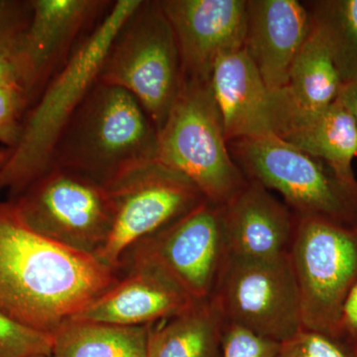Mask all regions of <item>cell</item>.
<instances>
[{"label": "cell", "instance_id": "8992f818", "mask_svg": "<svg viewBox=\"0 0 357 357\" xmlns=\"http://www.w3.org/2000/svg\"><path fill=\"white\" fill-rule=\"evenodd\" d=\"M229 146L245 177L280 194L296 218L357 225V191L321 160L276 135L234 140Z\"/></svg>", "mask_w": 357, "mask_h": 357}, {"label": "cell", "instance_id": "5bb4252c", "mask_svg": "<svg viewBox=\"0 0 357 357\" xmlns=\"http://www.w3.org/2000/svg\"><path fill=\"white\" fill-rule=\"evenodd\" d=\"M210 83L227 142L280 136L282 115L276 91L268 89L245 49L218 58Z\"/></svg>", "mask_w": 357, "mask_h": 357}, {"label": "cell", "instance_id": "6da1fadb", "mask_svg": "<svg viewBox=\"0 0 357 357\" xmlns=\"http://www.w3.org/2000/svg\"><path fill=\"white\" fill-rule=\"evenodd\" d=\"M93 256L32 231L10 202H0V312L53 335L119 280Z\"/></svg>", "mask_w": 357, "mask_h": 357}, {"label": "cell", "instance_id": "2e32d148", "mask_svg": "<svg viewBox=\"0 0 357 357\" xmlns=\"http://www.w3.org/2000/svg\"><path fill=\"white\" fill-rule=\"evenodd\" d=\"M312 27L311 11L297 0H248L244 49L270 91L285 88Z\"/></svg>", "mask_w": 357, "mask_h": 357}, {"label": "cell", "instance_id": "4dcf8cb0", "mask_svg": "<svg viewBox=\"0 0 357 357\" xmlns=\"http://www.w3.org/2000/svg\"><path fill=\"white\" fill-rule=\"evenodd\" d=\"M11 152H13V149H11V148L6 147L0 149V170H1L4 164L6 163L7 160H8L9 156H10Z\"/></svg>", "mask_w": 357, "mask_h": 357}, {"label": "cell", "instance_id": "603a6c76", "mask_svg": "<svg viewBox=\"0 0 357 357\" xmlns=\"http://www.w3.org/2000/svg\"><path fill=\"white\" fill-rule=\"evenodd\" d=\"M276 357H356V354L351 342L302 328L280 342Z\"/></svg>", "mask_w": 357, "mask_h": 357}, {"label": "cell", "instance_id": "83f0119b", "mask_svg": "<svg viewBox=\"0 0 357 357\" xmlns=\"http://www.w3.org/2000/svg\"><path fill=\"white\" fill-rule=\"evenodd\" d=\"M29 16V2L0 0V36L24 24Z\"/></svg>", "mask_w": 357, "mask_h": 357}, {"label": "cell", "instance_id": "4316f807", "mask_svg": "<svg viewBox=\"0 0 357 357\" xmlns=\"http://www.w3.org/2000/svg\"><path fill=\"white\" fill-rule=\"evenodd\" d=\"M280 342L234 324L225 323L220 357H276Z\"/></svg>", "mask_w": 357, "mask_h": 357}, {"label": "cell", "instance_id": "52a82bcc", "mask_svg": "<svg viewBox=\"0 0 357 357\" xmlns=\"http://www.w3.org/2000/svg\"><path fill=\"white\" fill-rule=\"evenodd\" d=\"M9 202L32 231L96 258L112 232L109 188L69 169L51 167Z\"/></svg>", "mask_w": 357, "mask_h": 357}, {"label": "cell", "instance_id": "f546056e", "mask_svg": "<svg viewBox=\"0 0 357 357\" xmlns=\"http://www.w3.org/2000/svg\"><path fill=\"white\" fill-rule=\"evenodd\" d=\"M338 100L349 109L357 124V81L344 84L338 96Z\"/></svg>", "mask_w": 357, "mask_h": 357}, {"label": "cell", "instance_id": "1f68e13d", "mask_svg": "<svg viewBox=\"0 0 357 357\" xmlns=\"http://www.w3.org/2000/svg\"><path fill=\"white\" fill-rule=\"evenodd\" d=\"M30 357H54L52 354H37V356H33Z\"/></svg>", "mask_w": 357, "mask_h": 357}, {"label": "cell", "instance_id": "ac0fdd59", "mask_svg": "<svg viewBox=\"0 0 357 357\" xmlns=\"http://www.w3.org/2000/svg\"><path fill=\"white\" fill-rule=\"evenodd\" d=\"M342 86L328 47L312 27L291 67L285 88L277 91L284 116L282 133L291 122L319 114L333 105Z\"/></svg>", "mask_w": 357, "mask_h": 357}, {"label": "cell", "instance_id": "ffe728a7", "mask_svg": "<svg viewBox=\"0 0 357 357\" xmlns=\"http://www.w3.org/2000/svg\"><path fill=\"white\" fill-rule=\"evenodd\" d=\"M225 321L211 299L152 326L148 357H220Z\"/></svg>", "mask_w": 357, "mask_h": 357}, {"label": "cell", "instance_id": "8fae6325", "mask_svg": "<svg viewBox=\"0 0 357 357\" xmlns=\"http://www.w3.org/2000/svg\"><path fill=\"white\" fill-rule=\"evenodd\" d=\"M109 189L114 223L96 259L114 270L136 243L208 202L194 183L159 160L137 167Z\"/></svg>", "mask_w": 357, "mask_h": 357}, {"label": "cell", "instance_id": "5b68a950", "mask_svg": "<svg viewBox=\"0 0 357 357\" xmlns=\"http://www.w3.org/2000/svg\"><path fill=\"white\" fill-rule=\"evenodd\" d=\"M98 81L128 91L159 130L184 83L177 40L161 4L142 0L110 45Z\"/></svg>", "mask_w": 357, "mask_h": 357}, {"label": "cell", "instance_id": "7402d4cb", "mask_svg": "<svg viewBox=\"0 0 357 357\" xmlns=\"http://www.w3.org/2000/svg\"><path fill=\"white\" fill-rule=\"evenodd\" d=\"M310 11L342 83L357 81V0L314 1Z\"/></svg>", "mask_w": 357, "mask_h": 357}, {"label": "cell", "instance_id": "e0dca14e", "mask_svg": "<svg viewBox=\"0 0 357 357\" xmlns=\"http://www.w3.org/2000/svg\"><path fill=\"white\" fill-rule=\"evenodd\" d=\"M222 206L229 257L271 259L289 255L296 227L290 208L255 180Z\"/></svg>", "mask_w": 357, "mask_h": 357}, {"label": "cell", "instance_id": "3957f363", "mask_svg": "<svg viewBox=\"0 0 357 357\" xmlns=\"http://www.w3.org/2000/svg\"><path fill=\"white\" fill-rule=\"evenodd\" d=\"M158 130L128 91L96 82L59 138L51 167L69 169L105 187L158 160Z\"/></svg>", "mask_w": 357, "mask_h": 357}, {"label": "cell", "instance_id": "d4e9b609", "mask_svg": "<svg viewBox=\"0 0 357 357\" xmlns=\"http://www.w3.org/2000/svg\"><path fill=\"white\" fill-rule=\"evenodd\" d=\"M32 96L20 84H0V143L7 148L17 144L22 132L26 109Z\"/></svg>", "mask_w": 357, "mask_h": 357}, {"label": "cell", "instance_id": "484cf974", "mask_svg": "<svg viewBox=\"0 0 357 357\" xmlns=\"http://www.w3.org/2000/svg\"><path fill=\"white\" fill-rule=\"evenodd\" d=\"M28 20L0 36V84H23L32 96L31 77L24 50V32Z\"/></svg>", "mask_w": 357, "mask_h": 357}, {"label": "cell", "instance_id": "7c38bea8", "mask_svg": "<svg viewBox=\"0 0 357 357\" xmlns=\"http://www.w3.org/2000/svg\"><path fill=\"white\" fill-rule=\"evenodd\" d=\"M177 40L184 79L210 81L218 59L244 48L248 0H160Z\"/></svg>", "mask_w": 357, "mask_h": 357}, {"label": "cell", "instance_id": "d6a6232c", "mask_svg": "<svg viewBox=\"0 0 357 357\" xmlns=\"http://www.w3.org/2000/svg\"><path fill=\"white\" fill-rule=\"evenodd\" d=\"M354 344V349H356V357H357V342H356V344Z\"/></svg>", "mask_w": 357, "mask_h": 357}, {"label": "cell", "instance_id": "d6986e66", "mask_svg": "<svg viewBox=\"0 0 357 357\" xmlns=\"http://www.w3.org/2000/svg\"><path fill=\"white\" fill-rule=\"evenodd\" d=\"M280 138L323 161L344 184L357 191L352 169L357 158V124L338 98L323 112L291 122Z\"/></svg>", "mask_w": 357, "mask_h": 357}, {"label": "cell", "instance_id": "9a60e30c", "mask_svg": "<svg viewBox=\"0 0 357 357\" xmlns=\"http://www.w3.org/2000/svg\"><path fill=\"white\" fill-rule=\"evenodd\" d=\"M119 270V280L73 318L121 326H152L196 303L146 263L122 261Z\"/></svg>", "mask_w": 357, "mask_h": 357}, {"label": "cell", "instance_id": "7a4b0ae2", "mask_svg": "<svg viewBox=\"0 0 357 357\" xmlns=\"http://www.w3.org/2000/svg\"><path fill=\"white\" fill-rule=\"evenodd\" d=\"M141 2L114 1L35 100L25 116L20 141L0 170V190H6L10 199L51 168L61 134L98 81L110 45Z\"/></svg>", "mask_w": 357, "mask_h": 357}, {"label": "cell", "instance_id": "cb8c5ba5", "mask_svg": "<svg viewBox=\"0 0 357 357\" xmlns=\"http://www.w3.org/2000/svg\"><path fill=\"white\" fill-rule=\"evenodd\" d=\"M53 337L20 325L0 312V357L52 354Z\"/></svg>", "mask_w": 357, "mask_h": 357}, {"label": "cell", "instance_id": "9c48e42d", "mask_svg": "<svg viewBox=\"0 0 357 357\" xmlns=\"http://www.w3.org/2000/svg\"><path fill=\"white\" fill-rule=\"evenodd\" d=\"M211 300L225 323L283 342L303 328L297 279L289 255L271 259L229 257Z\"/></svg>", "mask_w": 357, "mask_h": 357}, {"label": "cell", "instance_id": "44dd1931", "mask_svg": "<svg viewBox=\"0 0 357 357\" xmlns=\"http://www.w3.org/2000/svg\"><path fill=\"white\" fill-rule=\"evenodd\" d=\"M152 326L107 325L70 318L52 335V356L148 357Z\"/></svg>", "mask_w": 357, "mask_h": 357}, {"label": "cell", "instance_id": "4fadbf2b", "mask_svg": "<svg viewBox=\"0 0 357 357\" xmlns=\"http://www.w3.org/2000/svg\"><path fill=\"white\" fill-rule=\"evenodd\" d=\"M114 2L102 0H32L24 50L33 102L79 46V36Z\"/></svg>", "mask_w": 357, "mask_h": 357}, {"label": "cell", "instance_id": "30bf717a", "mask_svg": "<svg viewBox=\"0 0 357 357\" xmlns=\"http://www.w3.org/2000/svg\"><path fill=\"white\" fill-rule=\"evenodd\" d=\"M229 257L222 206L204 202L136 243L119 264L146 263L199 302L213 297Z\"/></svg>", "mask_w": 357, "mask_h": 357}, {"label": "cell", "instance_id": "277c9868", "mask_svg": "<svg viewBox=\"0 0 357 357\" xmlns=\"http://www.w3.org/2000/svg\"><path fill=\"white\" fill-rule=\"evenodd\" d=\"M158 138L159 161L189 178L208 203L225 206L248 184L230 154L210 81L184 79Z\"/></svg>", "mask_w": 357, "mask_h": 357}, {"label": "cell", "instance_id": "f1b7e54d", "mask_svg": "<svg viewBox=\"0 0 357 357\" xmlns=\"http://www.w3.org/2000/svg\"><path fill=\"white\" fill-rule=\"evenodd\" d=\"M340 338L357 342V283L349 290L342 304L340 321Z\"/></svg>", "mask_w": 357, "mask_h": 357}, {"label": "cell", "instance_id": "ba28073f", "mask_svg": "<svg viewBox=\"0 0 357 357\" xmlns=\"http://www.w3.org/2000/svg\"><path fill=\"white\" fill-rule=\"evenodd\" d=\"M289 257L299 287L303 328L340 338L342 304L357 283V225L296 218Z\"/></svg>", "mask_w": 357, "mask_h": 357}]
</instances>
